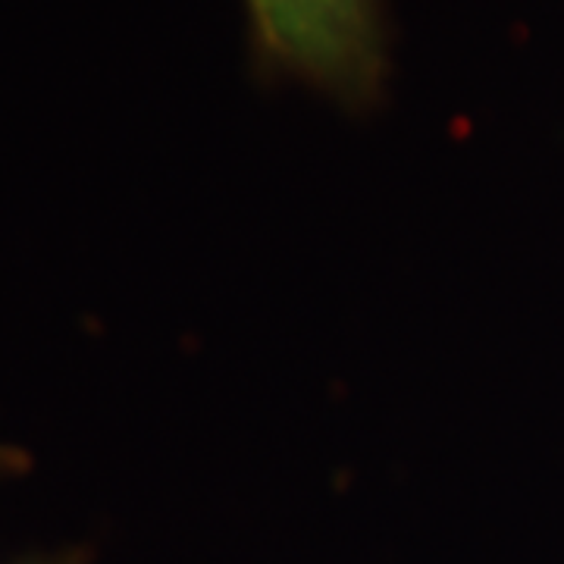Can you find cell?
I'll return each instance as SVG.
<instances>
[{
	"mask_svg": "<svg viewBox=\"0 0 564 564\" xmlns=\"http://www.w3.org/2000/svg\"><path fill=\"white\" fill-rule=\"evenodd\" d=\"M22 455L20 452H7V448H0V474H7L13 464H20Z\"/></svg>",
	"mask_w": 564,
	"mask_h": 564,
	"instance_id": "cell-2",
	"label": "cell"
},
{
	"mask_svg": "<svg viewBox=\"0 0 564 564\" xmlns=\"http://www.w3.org/2000/svg\"><path fill=\"white\" fill-rule=\"evenodd\" d=\"M258 61L361 110L389 73L383 0H245Z\"/></svg>",
	"mask_w": 564,
	"mask_h": 564,
	"instance_id": "cell-1",
	"label": "cell"
},
{
	"mask_svg": "<svg viewBox=\"0 0 564 564\" xmlns=\"http://www.w3.org/2000/svg\"><path fill=\"white\" fill-rule=\"evenodd\" d=\"M20 564H76V562H69V558H29V562H20Z\"/></svg>",
	"mask_w": 564,
	"mask_h": 564,
	"instance_id": "cell-3",
	"label": "cell"
}]
</instances>
